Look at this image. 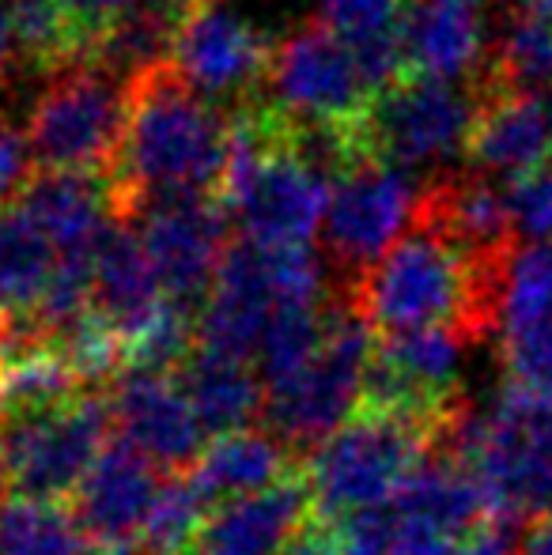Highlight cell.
Wrapping results in <instances>:
<instances>
[{
  "instance_id": "1",
  "label": "cell",
  "mask_w": 552,
  "mask_h": 555,
  "mask_svg": "<svg viewBox=\"0 0 552 555\" xmlns=\"http://www.w3.org/2000/svg\"><path fill=\"white\" fill-rule=\"evenodd\" d=\"M231 121L201 99L175 65H159L133 80L129 125L118 167L111 175L114 216H133L144 201L175 193L220 197L228 167Z\"/></svg>"
},
{
  "instance_id": "2",
  "label": "cell",
  "mask_w": 552,
  "mask_h": 555,
  "mask_svg": "<svg viewBox=\"0 0 552 555\" xmlns=\"http://www.w3.org/2000/svg\"><path fill=\"white\" fill-rule=\"evenodd\" d=\"M503 272H485L435 223L413 220L406 234L348 292L363 322L383 336L458 330L470 340L496 325Z\"/></svg>"
},
{
  "instance_id": "3",
  "label": "cell",
  "mask_w": 552,
  "mask_h": 555,
  "mask_svg": "<svg viewBox=\"0 0 552 555\" xmlns=\"http://www.w3.org/2000/svg\"><path fill=\"white\" fill-rule=\"evenodd\" d=\"M450 457L477 480L488 521L508 526L552 514V401L503 386L488 409L450 424Z\"/></svg>"
},
{
  "instance_id": "4",
  "label": "cell",
  "mask_w": 552,
  "mask_h": 555,
  "mask_svg": "<svg viewBox=\"0 0 552 555\" xmlns=\"http://www.w3.org/2000/svg\"><path fill=\"white\" fill-rule=\"evenodd\" d=\"M133 80L88 57L42 80L27 114V147L42 175H99L118 167Z\"/></svg>"
},
{
  "instance_id": "5",
  "label": "cell",
  "mask_w": 552,
  "mask_h": 555,
  "mask_svg": "<svg viewBox=\"0 0 552 555\" xmlns=\"http://www.w3.org/2000/svg\"><path fill=\"white\" fill-rule=\"evenodd\" d=\"M442 435L390 412L360 409L341 431H333L303 465L314 518L333 526L360 511L386 506L424 461Z\"/></svg>"
},
{
  "instance_id": "6",
  "label": "cell",
  "mask_w": 552,
  "mask_h": 555,
  "mask_svg": "<svg viewBox=\"0 0 552 555\" xmlns=\"http://www.w3.org/2000/svg\"><path fill=\"white\" fill-rule=\"evenodd\" d=\"M375 330L363 322L352 299H333L325 318V336L310 363L292 378L266 389V427L287 450H318L333 431L348 424L363 404Z\"/></svg>"
},
{
  "instance_id": "7",
  "label": "cell",
  "mask_w": 552,
  "mask_h": 555,
  "mask_svg": "<svg viewBox=\"0 0 552 555\" xmlns=\"http://www.w3.org/2000/svg\"><path fill=\"white\" fill-rule=\"evenodd\" d=\"M488 99L492 95L480 80L450 83L406 76L398 88L383 91L360 121L363 155L401 170L447 167L470 152L473 129Z\"/></svg>"
},
{
  "instance_id": "8",
  "label": "cell",
  "mask_w": 552,
  "mask_h": 555,
  "mask_svg": "<svg viewBox=\"0 0 552 555\" xmlns=\"http://www.w3.org/2000/svg\"><path fill=\"white\" fill-rule=\"evenodd\" d=\"M111 401L99 393H80L57 409L0 420V450L12 488L20 499L38 503L76 495L84 476L111 446Z\"/></svg>"
},
{
  "instance_id": "9",
  "label": "cell",
  "mask_w": 552,
  "mask_h": 555,
  "mask_svg": "<svg viewBox=\"0 0 552 555\" xmlns=\"http://www.w3.org/2000/svg\"><path fill=\"white\" fill-rule=\"evenodd\" d=\"M258 95L287 121L333 129H356L375 103L356 53L318 20L295 27L284 42L273 46Z\"/></svg>"
},
{
  "instance_id": "10",
  "label": "cell",
  "mask_w": 552,
  "mask_h": 555,
  "mask_svg": "<svg viewBox=\"0 0 552 555\" xmlns=\"http://www.w3.org/2000/svg\"><path fill=\"white\" fill-rule=\"evenodd\" d=\"M126 220L144 238L167 302L201 322V310L213 295L216 272L231 246V216L220 197L213 193L152 197Z\"/></svg>"
},
{
  "instance_id": "11",
  "label": "cell",
  "mask_w": 552,
  "mask_h": 555,
  "mask_svg": "<svg viewBox=\"0 0 552 555\" xmlns=\"http://www.w3.org/2000/svg\"><path fill=\"white\" fill-rule=\"evenodd\" d=\"M470 336L458 330H416L383 336L363 386L360 409L390 412L432 427L447 439L450 424L462 416V359Z\"/></svg>"
},
{
  "instance_id": "12",
  "label": "cell",
  "mask_w": 552,
  "mask_h": 555,
  "mask_svg": "<svg viewBox=\"0 0 552 555\" xmlns=\"http://www.w3.org/2000/svg\"><path fill=\"white\" fill-rule=\"evenodd\" d=\"M420 193L413 170L390 167L383 159H363L337 178L325 212V254L330 269L348 276V292L360 284V276L413 227Z\"/></svg>"
},
{
  "instance_id": "13",
  "label": "cell",
  "mask_w": 552,
  "mask_h": 555,
  "mask_svg": "<svg viewBox=\"0 0 552 555\" xmlns=\"http://www.w3.org/2000/svg\"><path fill=\"white\" fill-rule=\"evenodd\" d=\"M269 61H273V46L228 0H201L170 53L175 73L201 99H208L213 106L228 103L231 111L258 95Z\"/></svg>"
},
{
  "instance_id": "14",
  "label": "cell",
  "mask_w": 552,
  "mask_h": 555,
  "mask_svg": "<svg viewBox=\"0 0 552 555\" xmlns=\"http://www.w3.org/2000/svg\"><path fill=\"white\" fill-rule=\"evenodd\" d=\"M390 555H450L488 521L477 480L454 457H432L386 503Z\"/></svg>"
},
{
  "instance_id": "15",
  "label": "cell",
  "mask_w": 552,
  "mask_h": 555,
  "mask_svg": "<svg viewBox=\"0 0 552 555\" xmlns=\"http://www.w3.org/2000/svg\"><path fill=\"white\" fill-rule=\"evenodd\" d=\"M159 491L163 480L144 453H137L121 439L106 446L103 457L91 465V473L73 495V514L95 555L140 552Z\"/></svg>"
},
{
  "instance_id": "16",
  "label": "cell",
  "mask_w": 552,
  "mask_h": 555,
  "mask_svg": "<svg viewBox=\"0 0 552 555\" xmlns=\"http://www.w3.org/2000/svg\"><path fill=\"white\" fill-rule=\"evenodd\" d=\"M111 420L114 431L126 446L144 453L155 468H193L201 461L205 427L193 412L190 397L182 393L178 378L152 371H121L114 378L111 393Z\"/></svg>"
},
{
  "instance_id": "17",
  "label": "cell",
  "mask_w": 552,
  "mask_h": 555,
  "mask_svg": "<svg viewBox=\"0 0 552 555\" xmlns=\"http://www.w3.org/2000/svg\"><path fill=\"white\" fill-rule=\"evenodd\" d=\"M277 314V292L269 276V249L251 238H231L216 272L213 295L197 322V348L254 363L261 356L269 322Z\"/></svg>"
},
{
  "instance_id": "18",
  "label": "cell",
  "mask_w": 552,
  "mask_h": 555,
  "mask_svg": "<svg viewBox=\"0 0 552 555\" xmlns=\"http://www.w3.org/2000/svg\"><path fill=\"white\" fill-rule=\"evenodd\" d=\"M20 208L53 242L57 261H95L106 231L114 227L111 178L99 175H42L20 193Z\"/></svg>"
},
{
  "instance_id": "19",
  "label": "cell",
  "mask_w": 552,
  "mask_h": 555,
  "mask_svg": "<svg viewBox=\"0 0 552 555\" xmlns=\"http://www.w3.org/2000/svg\"><path fill=\"white\" fill-rule=\"evenodd\" d=\"M167 307L159 272H155L147 246L140 231L129 220L114 216V227L106 231L103 249L95 261V284H91V310L111 325L126 344V366H129V344L137 340L155 314Z\"/></svg>"
},
{
  "instance_id": "20",
  "label": "cell",
  "mask_w": 552,
  "mask_h": 555,
  "mask_svg": "<svg viewBox=\"0 0 552 555\" xmlns=\"http://www.w3.org/2000/svg\"><path fill=\"white\" fill-rule=\"evenodd\" d=\"M401 38L409 76L465 83V76L480 80L488 73V35L477 12L409 0Z\"/></svg>"
},
{
  "instance_id": "21",
  "label": "cell",
  "mask_w": 552,
  "mask_h": 555,
  "mask_svg": "<svg viewBox=\"0 0 552 555\" xmlns=\"http://www.w3.org/2000/svg\"><path fill=\"white\" fill-rule=\"evenodd\" d=\"M552 137L541 95H492L470 140V159L488 178H515L545 167Z\"/></svg>"
},
{
  "instance_id": "22",
  "label": "cell",
  "mask_w": 552,
  "mask_h": 555,
  "mask_svg": "<svg viewBox=\"0 0 552 555\" xmlns=\"http://www.w3.org/2000/svg\"><path fill=\"white\" fill-rule=\"evenodd\" d=\"M406 8L409 0H322L318 4V23L356 53L375 99L409 76L406 38H401Z\"/></svg>"
},
{
  "instance_id": "23",
  "label": "cell",
  "mask_w": 552,
  "mask_h": 555,
  "mask_svg": "<svg viewBox=\"0 0 552 555\" xmlns=\"http://www.w3.org/2000/svg\"><path fill=\"white\" fill-rule=\"evenodd\" d=\"M178 386L213 439L251 431L254 420L266 416V382L251 363H239V359L197 348L178 366Z\"/></svg>"
},
{
  "instance_id": "24",
  "label": "cell",
  "mask_w": 552,
  "mask_h": 555,
  "mask_svg": "<svg viewBox=\"0 0 552 555\" xmlns=\"http://www.w3.org/2000/svg\"><path fill=\"white\" fill-rule=\"evenodd\" d=\"M299 468L292 465V450L273 439L269 431H239L213 439L201 461L190 468L197 488L208 495V503H239V499L261 495V491L284 483Z\"/></svg>"
},
{
  "instance_id": "25",
  "label": "cell",
  "mask_w": 552,
  "mask_h": 555,
  "mask_svg": "<svg viewBox=\"0 0 552 555\" xmlns=\"http://www.w3.org/2000/svg\"><path fill=\"white\" fill-rule=\"evenodd\" d=\"M57 276V249L12 201L0 208V322L35 318Z\"/></svg>"
},
{
  "instance_id": "26",
  "label": "cell",
  "mask_w": 552,
  "mask_h": 555,
  "mask_svg": "<svg viewBox=\"0 0 552 555\" xmlns=\"http://www.w3.org/2000/svg\"><path fill=\"white\" fill-rule=\"evenodd\" d=\"M0 555H95V548L61 503L15 499L0 511Z\"/></svg>"
},
{
  "instance_id": "27",
  "label": "cell",
  "mask_w": 552,
  "mask_h": 555,
  "mask_svg": "<svg viewBox=\"0 0 552 555\" xmlns=\"http://www.w3.org/2000/svg\"><path fill=\"white\" fill-rule=\"evenodd\" d=\"M208 518H213V503H208V495L197 488V480H193L190 473H175L170 480H163V491H159V499H155L152 518H147L140 552L190 555L197 548Z\"/></svg>"
},
{
  "instance_id": "28",
  "label": "cell",
  "mask_w": 552,
  "mask_h": 555,
  "mask_svg": "<svg viewBox=\"0 0 552 555\" xmlns=\"http://www.w3.org/2000/svg\"><path fill=\"white\" fill-rule=\"evenodd\" d=\"M552 318V246H523L503 269L496 325L503 333L530 330Z\"/></svg>"
},
{
  "instance_id": "29",
  "label": "cell",
  "mask_w": 552,
  "mask_h": 555,
  "mask_svg": "<svg viewBox=\"0 0 552 555\" xmlns=\"http://www.w3.org/2000/svg\"><path fill=\"white\" fill-rule=\"evenodd\" d=\"M500 340L508 386L552 401V318L530 325V330L503 333Z\"/></svg>"
},
{
  "instance_id": "30",
  "label": "cell",
  "mask_w": 552,
  "mask_h": 555,
  "mask_svg": "<svg viewBox=\"0 0 552 555\" xmlns=\"http://www.w3.org/2000/svg\"><path fill=\"white\" fill-rule=\"evenodd\" d=\"M515 238L523 246H552V163L503 185Z\"/></svg>"
},
{
  "instance_id": "31",
  "label": "cell",
  "mask_w": 552,
  "mask_h": 555,
  "mask_svg": "<svg viewBox=\"0 0 552 555\" xmlns=\"http://www.w3.org/2000/svg\"><path fill=\"white\" fill-rule=\"evenodd\" d=\"M30 170H35V159H30L27 132L15 129L12 117L0 106V208L12 205V197L20 201V193L35 178Z\"/></svg>"
},
{
  "instance_id": "32",
  "label": "cell",
  "mask_w": 552,
  "mask_h": 555,
  "mask_svg": "<svg viewBox=\"0 0 552 555\" xmlns=\"http://www.w3.org/2000/svg\"><path fill=\"white\" fill-rule=\"evenodd\" d=\"M57 4L65 8L68 23H73L76 35H80L88 57H95L99 38L106 35V27H111V23L118 20L133 0H57Z\"/></svg>"
},
{
  "instance_id": "33",
  "label": "cell",
  "mask_w": 552,
  "mask_h": 555,
  "mask_svg": "<svg viewBox=\"0 0 552 555\" xmlns=\"http://www.w3.org/2000/svg\"><path fill=\"white\" fill-rule=\"evenodd\" d=\"M450 555H518V548L511 544V537L503 533V526L496 521H485L480 529H473L462 544H458Z\"/></svg>"
},
{
  "instance_id": "34",
  "label": "cell",
  "mask_w": 552,
  "mask_h": 555,
  "mask_svg": "<svg viewBox=\"0 0 552 555\" xmlns=\"http://www.w3.org/2000/svg\"><path fill=\"white\" fill-rule=\"evenodd\" d=\"M284 555H345V552H341V544H337V537H333L330 526H322L318 518H310Z\"/></svg>"
},
{
  "instance_id": "35",
  "label": "cell",
  "mask_w": 552,
  "mask_h": 555,
  "mask_svg": "<svg viewBox=\"0 0 552 555\" xmlns=\"http://www.w3.org/2000/svg\"><path fill=\"white\" fill-rule=\"evenodd\" d=\"M518 555H552V514L549 518H538L526 529L523 544H518Z\"/></svg>"
},
{
  "instance_id": "36",
  "label": "cell",
  "mask_w": 552,
  "mask_h": 555,
  "mask_svg": "<svg viewBox=\"0 0 552 555\" xmlns=\"http://www.w3.org/2000/svg\"><path fill=\"white\" fill-rule=\"evenodd\" d=\"M15 61V35H12V15H8V0H0V76L12 68Z\"/></svg>"
},
{
  "instance_id": "37",
  "label": "cell",
  "mask_w": 552,
  "mask_h": 555,
  "mask_svg": "<svg viewBox=\"0 0 552 555\" xmlns=\"http://www.w3.org/2000/svg\"><path fill=\"white\" fill-rule=\"evenodd\" d=\"M8 491H12V476H8V461H4V450H0V511H4V499H8Z\"/></svg>"
},
{
  "instance_id": "38",
  "label": "cell",
  "mask_w": 552,
  "mask_h": 555,
  "mask_svg": "<svg viewBox=\"0 0 552 555\" xmlns=\"http://www.w3.org/2000/svg\"><path fill=\"white\" fill-rule=\"evenodd\" d=\"M427 4H442V8H465V12H480L485 0H427Z\"/></svg>"
},
{
  "instance_id": "39",
  "label": "cell",
  "mask_w": 552,
  "mask_h": 555,
  "mask_svg": "<svg viewBox=\"0 0 552 555\" xmlns=\"http://www.w3.org/2000/svg\"><path fill=\"white\" fill-rule=\"evenodd\" d=\"M541 106H545V121H549V137H552V88L541 95Z\"/></svg>"
}]
</instances>
